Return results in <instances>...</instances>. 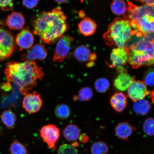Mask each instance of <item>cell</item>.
Masks as SVG:
<instances>
[{"mask_svg":"<svg viewBox=\"0 0 154 154\" xmlns=\"http://www.w3.org/2000/svg\"><path fill=\"white\" fill-rule=\"evenodd\" d=\"M33 33L40 41L51 45L68 31L70 26L60 7L34 15L31 20Z\"/></svg>","mask_w":154,"mask_h":154,"instance_id":"cell-1","label":"cell"},{"mask_svg":"<svg viewBox=\"0 0 154 154\" xmlns=\"http://www.w3.org/2000/svg\"><path fill=\"white\" fill-rule=\"evenodd\" d=\"M5 73L8 82L14 83L20 93L24 95L35 87L38 80H42L44 76L43 69L34 61L8 62Z\"/></svg>","mask_w":154,"mask_h":154,"instance_id":"cell-2","label":"cell"},{"mask_svg":"<svg viewBox=\"0 0 154 154\" xmlns=\"http://www.w3.org/2000/svg\"><path fill=\"white\" fill-rule=\"evenodd\" d=\"M128 11L124 15L135 29L143 34L154 33V5L141 6L128 2Z\"/></svg>","mask_w":154,"mask_h":154,"instance_id":"cell-3","label":"cell"},{"mask_svg":"<svg viewBox=\"0 0 154 154\" xmlns=\"http://www.w3.org/2000/svg\"><path fill=\"white\" fill-rule=\"evenodd\" d=\"M138 32L132 27L128 19L117 18L109 25L103 38L107 45L125 49L127 43Z\"/></svg>","mask_w":154,"mask_h":154,"instance_id":"cell-4","label":"cell"},{"mask_svg":"<svg viewBox=\"0 0 154 154\" xmlns=\"http://www.w3.org/2000/svg\"><path fill=\"white\" fill-rule=\"evenodd\" d=\"M128 51V63L132 68L151 66L154 64V42L141 40L125 49Z\"/></svg>","mask_w":154,"mask_h":154,"instance_id":"cell-5","label":"cell"},{"mask_svg":"<svg viewBox=\"0 0 154 154\" xmlns=\"http://www.w3.org/2000/svg\"><path fill=\"white\" fill-rule=\"evenodd\" d=\"M16 48L15 38L13 34L0 26V61L10 57Z\"/></svg>","mask_w":154,"mask_h":154,"instance_id":"cell-6","label":"cell"},{"mask_svg":"<svg viewBox=\"0 0 154 154\" xmlns=\"http://www.w3.org/2000/svg\"><path fill=\"white\" fill-rule=\"evenodd\" d=\"M74 38L69 35H64L58 41L53 57L54 62L62 63L70 51L71 44Z\"/></svg>","mask_w":154,"mask_h":154,"instance_id":"cell-7","label":"cell"},{"mask_svg":"<svg viewBox=\"0 0 154 154\" xmlns=\"http://www.w3.org/2000/svg\"><path fill=\"white\" fill-rule=\"evenodd\" d=\"M40 135L49 149H55L56 144L60 136L58 128L53 125H45L40 130Z\"/></svg>","mask_w":154,"mask_h":154,"instance_id":"cell-8","label":"cell"},{"mask_svg":"<svg viewBox=\"0 0 154 154\" xmlns=\"http://www.w3.org/2000/svg\"><path fill=\"white\" fill-rule=\"evenodd\" d=\"M128 90V97L134 102L143 100L150 94L147 86L141 81L134 80Z\"/></svg>","mask_w":154,"mask_h":154,"instance_id":"cell-9","label":"cell"},{"mask_svg":"<svg viewBox=\"0 0 154 154\" xmlns=\"http://www.w3.org/2000/svg\"><path fill=\"white\" fill-rule=\"evenodd\" d=\"M43 104V100L39 94L36 92L25 95L22 102L23 107L30 113L38 112L41 109Z\"/></svg>","mask_w":154,"mask_h":154,"instance_id":"cell-10","label":"cell"},{"mask_svg":"<svg viewBox=\"0 0 154 154\" xmlns=\"http://www.w3.org/2000/svg\"><path fill=\"white\" fill-rule=\"evenodd\" d=\"M47 50L44 46L41 44H36L26 53L23 54L21 59L24 61L43 60L47 58Z\"/></svg>","mask_w":154,"mask_h":154,"instance_id":"cell-11","label":"cell"},{"mask_svg":"<svg viewBox=\"0 0 154 154\" xmlns=\"http://www.w3.org/2000/svg\"><path fill=\"white\" fill-rule=\"evenodd\" d=\"M34 41L33 35L28 28L23 29L15 38V42L19 48V51L30 49L32 47Z\"/></svg>","mask_w":154,"mask_h":154,"instance_id":"cell-12","label":"cell"},{"mask_svg":"<svg viewBox=\"0 0 154 154\" xmlns=\"http://www.w3.org/2000/svg\"><path fill=\"white\" fill-rule=\"evenodd\" d=\"M128 54L125 49L115 48L112 50L110 56V63L107 64L109 67L113 68L124 66L128 62Z\"/></svg>","mask_w":154,"mask_h":154,"instance_id":"cell-13","label":"cell"},{"mask_svg":"<svg viewBox=\"0 0 154 154\" xmlns=\"http://www.w3.org/2000/svg\"><path fill=\"white\" fill-rule=\"evenodd\" d=\"M134 78L128 74L126 71L120 73L114 80L115 87L119 91H124L128 89Z\"/></svg>","mask_w":154,"mask_h":154,"instance_id":"cell-14","label":"cell"},{"mask_svg":"<svg viewBox=\"0 0 154 154\" xmlns=\"http://www.w3.org/2000/svg\"><path fill=\"white\" fill-rule=\"evenodd\" d=\"M6 23L11 30H20L25 24L24 17L20 13L14 11L8 17Z\"/></svg>","mask_w":154,"mask_h":154,"instance_id":"cell-15","label":"cell"},{"mask_svg":"<svg viewBox=\"0 0 154 154\" xmlns=\"http://www.w3.org/2000/svg\"><path fill=\"white\" fill-rule=\"evenodd\" d=\"M97 26L95 21L88 17H85L78 24L80 32L86 36L92 35L95 33Z\"/></svg>","mask_w":154,"mask_h":154,"instance_id":"cell-16","label":"cell"},{"mask_svg":"<svg viewBox=\"0 0 154 154\" xmlns=\"http://www.w3.org/2000/svg\"><path fill=\"white\" fill-rule=\"evenodd\" d=\"M136 129L128 123L121 122L116 126L115 129L116 135L121 140H127L131 136Z\"/></svg>","mask_w":154,"mask_h":154,"instance_id":"cell-17","label":"cell"},{"mask_svg":"<svg viewBox=\"0 0 154 154\" xmlns=\"http://www.w3.org/2000/svg\"><path fill=\"white\" fill-rule=\"evenodd\" d=\"M110 103L111 106L116 111L122 112L126 106V96L122 92H116L112 96Z\"/></svg>","mask_w":154,"mask_h":154,"instance_id":"cell-18","label":"cell"},{"mask_svg":"<svg viewBox=\"0 0 154 154\" xmlns=\"http://www.w3.org/2000/svg\"><path fill=\"white\" fill-rule=\"evenodd\" d=\"M64 138L69 141H74L78 140L81 134L79 128L76 125L70 124L65 127L63 131Z\"/></svg>","mask_w":154,"mask_h":154,"instance_id":"cell-19","label":"cell"},{"mask_svg":"<svg viewBox=\"0 0 154 154\" xmlns=\"http://www.w3.org/2000/svg\"><path fill=\"white\" fill-rule=\"evenodd\" d=\"M91 54L89 48L86 45H81L75 49L73 53V55L79 62L84 63L90 61Z\"/></svg>","mask_w":154,"mask_h":154,"instance_id":"cell-20","label":"cell"},{"mask_svg":"<svg viewBox=\"0 0 154 154\" xmlns=\"http://www.w3.org/2000/svg\"><path fill=\"white\" fill-rule=\"evenodd\" d=\"M134 103L133 106V109L134 112L137 115H147L151 110V105L147 100H141Z\"/></svg>","mask_w":154,"mask_h":154,"instance_id":"cell-21","label":"cell"},{"mask_svg":"<svg viewBox=\"0 0 154 154\" xmlns=\"http://www.w3.org/2000/svg\"><path fill=\"white\" fill-rule=\"evenodd\" d=\"M110 7L113 14L118 16L124 15L128 11V7L124 0H113Z\"/></svg>","mask_w":154,"mask_h":154,"instance_id":"cell-22","label":"cell"},{"mask_svg":"<svg viewBox=\"0 0 154 154\" xmlns=\"http://www.w3.org/2000/svg\"><path fill=\"white\" fill-rule=\"evenodd\" d=\"M71 113L70 107L65 103H59L55 107V116L59 120H66L70 116Z\"/></svg>","mask_w":154,"mask_h":154,"instance_id":"cell-23","label":"cell"},{"mask_svg":"<svg viewBox=\"0 0 154 154\" xmlns=\"http://www.w3.org/2000/svg\"><path fill=\"white\" fill-rule=\"evenodd\" d=\"M2 121L7 128H14L16 120V115L13 112L6 110L3 112L1 115Z\"/></svg>","mask_w":154,"mask_h":154,"instance_id":"cell-24","label":"cell"},{"mask_svg":"<svg viewBox=\"0 0 154 154\" xmlns=\"http://www.w3.org/2000/svg\"><path fill=\"white\" fill-rule=\"evenodd\" d=\"M93 92L92 88L89 87H85L79 90L78 95L75 96V100H79L81 101H89L93 97Z\"/></svg>","mask_w":154,"mask_h":154,"instance_id":"cell-25","label":"cell"},{"mask_svg":"<svg viewBox=\"0 0 154 154\" xmlns=\"http://www.w3.org/2000/svg\"><path fill=\"white\" fill-rule=\"evenodd\" d=\"M90 151L91 154H108L109 148L105 142L98 141L92 144Z\"/></svg>","mask_w":154,"mask_h":154,"instance_id":"cell-26","label":"cell"},{"mask_svg":"<svg viewBox=\"0 0 154 154\" xmlns=\"http://www.w3.org/2000/svg\"><path fill=\"white\" fill-rule=\"evenodd\" d=\"M9 151L11 154H28L26 146L17 140H14L11 143Z\"/></svg>","mask_w":154,"mask_h":154,"instance_id":"cell-27","label":"cell"},{"mask_svg":"<svg viewBox=\"0 0 154 154\" xmlns=\"http://www.w3.org/2000/svg\"><path fill=\"white\" fill-rule=\"evenodd\" d=\"M110 84L109 81L105 78H100L96 80L95 83V90L100 93H103L109 89Z\"/></svg>","mask_w":154,"mask_h":154,"instance_id":"cell-28","label":"cell"},{"mask_svg":"<svg viewBox=\"0 0 154 154\" xmlns=\"http://www.w3.org/2000/svg\"><path fill=\"white\" fill-rule=\"evenodd\" d=\"M143 132L150 136H154V118L153 117L146 119L143 125Z\"/></svg>","mask_w":154,"mask_h":154,"instance_id":"cell-29","label":"cell"},{"mask_svg":"<svg viewBox=\"0 0 154 154\" xmlns=\"http://www.w3.org/2000/svg\"><path fill=\"white\" fill-rule=\"evenodd\" d=\"M57 154H78V152L75 146L64 144L60 146Z\"/></svg>","mask_w":154,"mask_h":154,"instance_id":"cell-30","label":"cell"},{"mask_svg":"<svg viewBox=\"0 0 154 154\" xmlns=\"http://www.w3.org/2000/svg\"><path fill=\"white\" fill-rule=\"evenodd\" d=\"M143 82L146 86H154V68L148 69L144 73Z\"/></svg>","mask_w":154,"mask_h":154,"instance_id":"cell-31","label":"cell"},{"mask_svg":"<svg viewBox=\"0 0 154 154\" xmlns=\"http://www.w3.org/2000/svg\"><path fill=\"white\" fill-rule=\"evenodd\" d=\"M13 0H0V9L5 11H10L13 7Z\"/></svg>","mask_w":154,"mask_h":154,"instance_id":"cell-32","label":"cell"},{"mask_svg":"<svg viewBox=\"0 0 154 154\" xmlns=\"http://www.w3.org/2000/svg\"><path fill=\"white\" fill-rule=\"evenodd\" d=\"M39 0H22L23 5L27 8L32 9L37 6Z\"/></svg>","mask_w":154,"mask_h":154,"instance_id":"cell-33","label":"cell"},{"mask_svg":"<svg viewBox=\"0 0 154 154\" xmlns=\"http://www.w3.org/2000/svg\"><path fill=\"white\" fill-rule=\"evenodd\" d=\"M136 1L145 4V5H154V0H136Z\"/></svg>","mask_w":154,"mask_h":154,"instance_id":"cell-34","label":"cell"},{"mask_svg":"<svg viewBox=\"0 0 154 154\" xmlns=\"http://www.w3.org/2000/svg\"><path fill=\"white\" fill-rule=\"evenodd\" d=\"M85 13L84 11H79V17L80 18H84V17L85 16Z\"/></svg>","mask_w":154,"mask_h":154,"instance_id":"cell-35","label":"cell"},{"mask_svg":"<svg viewBox=\"0 0 154 154\" xmlns=\"http://www.w3.org/2000/svg\"><path fill=\"white\" fill-rule=\"evenodd\" d=\"M150 97H151L152 102L154 104V89L150 94Z\"/></svg>","mask_w":154,"mask_h":154,"instance_id":"cell-36","label":"cell"},{"mask_svg":"<svg viewBox=\"0 0 154 154\" xmlns=\"http://www.w3.org/2000/svg\"><path fill=\"white\" fill-rule=\"evenodd\" d=\"M56 2L59 4L66 3L68 0H54Z\"/></svg>","mask_w":154,"mask_h":154,"instance_id":"cell-37","label":"cell"}]
</instances>
